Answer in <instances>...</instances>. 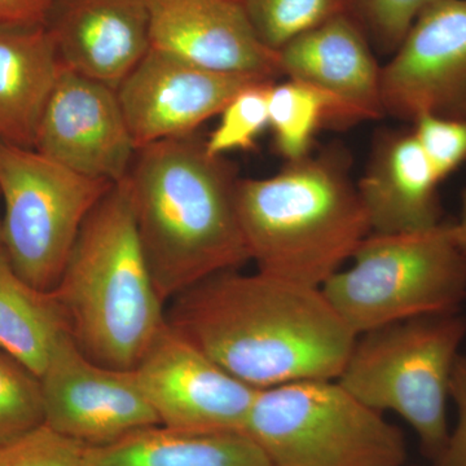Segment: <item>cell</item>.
Segmentation results:
<instances>
[{"label": "cell", "mask_w": 466, "mask_h": 466, "mask_svg": "<svg viewBox=\"0 0 466 466\" xmlns=\"http://www.w3.org/2000/svg\"><path fill=\"white\" fill-rule=\"evenodd\" d=\"M167 323L257 390L339 379L357 339L321 288L238 269L180 291Z\"/></svg>", "instance_id": "6da1fadb"}, {"label": "cell", "mask_w": 466, "mask_h": 466, "mask_svg": "<svg viewBox=\"0 0 466 466\" xmlns=\"http://www.w3.org/2000/svg\"><path fill=\"white\" fill-rule=\"evenodd\" d=\"M236 168L195 134L137 149L126 177L137 235L161 299L238 269L249 251L238 219Z\"/></svg>", "instance_id": "7a4b0ae2"}, {"label": "cell", "mask_w": 466, "mask_h": 466, "mask_svg": "<svg viewBox=\"0 0 466 466\" xmlns=\"http://www.w3.org/2000/svg\"><path fill=\"white\" fill-rule=\"evenodd\" d=\"M52 293L76 348L100 366L134 370L167 327L126 177L88 214Z\"/></svg>", "instance_id": "3957f363"}, {"label": "cell", "mask_w": 466, "mask_h": 466, "mask_svg": "<svg viewBox=\"0 0 466 466\" xmlns=\"http://www.w3.org/2000/svg\"><path fill=\"white\" fill-rule=\"evenodd\" d=\"M349 156L328 148L238 184V219L257 271L323 288L370 233Z\"/></svg>", "instance_id": "277c9868"}, {"label": "cell", "mask_w": 466, "mask_h": 466, "mask_svg": "<svg viewBox=\"0 0 466 466\" xmlns=\"http://www.w3.org/2000/svg\"><path fill=\"white\" fill-rule=\"evenodd\" d=\"M465 336L459 311L367 330L355 339L337 381L377 412L403 419L434 461L450 437L451 379Z\"/></svg>", "instance_id": "5b68a950"}, {"label": "cell", "mask_w": 466, "mask_h": 466, "mask_svg": "<svg viewBox=\"0 0 466 466\" xmlns=\"http://www.w3.org/2000/svg\"><path fill=\"white\" fill-rule=\"evenodd\" d=\"M244 433L272 466H401L408 456L400 429L337 380L258 390Z\"/></svg>", "instance_id": "8992f818"}, {"label": "cell", "mask_w": 466, "mask_h": 466, "mask_svg": "<svg viewBox=\"0 0 466 466\" xmlns=\"http://www.w3.org/2000/svg\"><path fill=\"white\" fill-rule=\"evenodd\" d=\"M351 259L321 289L357 336L406 319L459 311L466 299V254L446 223L425 231L370 233Z\"/></svg>", "instance_id": "52a82bcc"}, {"label": "cell", "mask_w": 466, "mask_h": 466, "mask_svg": "<svg viewBox=\"0 0 466 466\" xmlns=\"http://www.w3.org/2000/svg\"><path fill=\"white\" fill-rule=\"evenodd\" d=\"M113 186L0 142L2 247L15 272L35 289L54 290L85 220Z\"/></svg>", "instance_id": "ba28073f"}, {"label": "cell", "mask_w": 466, "mask_h": 466, "mask_svg": "<svg viewBox=\"0 0 466 466\" xmlns=\"http://www.w3.org/2000/svg\"><path fill=\"white\" fill-rule=\"evenodd\" d=\"M41 383L45 425L85 449L161 425L134 370L94 363L69 333L52 351Z\"/></svg>", "instance_id": "9c48e42d"}, {"label": "cell", "mask_w": 466, "mask_h": 466, "mask_svg": "<svg viewBox=\"0 0 466 466\" xmlns=\"http://www.w3.org/2000/svg\"><path fill=\"white\" fill-rule=\"evenodd\" d=\"M383 115L466 118V0H435L381 67Z\"/></svg>", "instance_id": "30bf717a"}, {"label": "cell", "mask_w": 466, "mask_h": 466, "mask_svg": "<svg viewBox=\"0 0 466 466\" xmlns=\"http://www.w3.org/2000/svg\"><path fill=\"white\" fill-rule=\"evenodd\" d=\"M161 425L196 433H244L257 389L229 375L168 325L134 370Z\"/></svg>", "instance_id": "8fae6325"}, {"label": "cell", "mask_w": 466, "mask_h": 466, "mask_svg": "<svg viewBox=\"0 0 466 466\" xmlns=\"http://www.w3.org/2000/svg\"><path fill=\"white\" fill-rule=\"evenodd\" d=\"M76 173L122 182L137 148L115 88L61 66L34 148Z\"/></svg>", "instance_id": "7c38bea8"}, {"label": "cell", "mask_w": 466, "mask_h": 466, "mask_svg": "<svg viewBox=\"0 0 466 466\" xmlns=\"http://www.w3.org/2000/svg\"><path fill=\"white\" fill-rule=\"evenodd\" d=\"M272 81L256 76L223 75L192 66L150 47L116 88L137 149L187 137L248 86Z\"/></svg>", "instance_id": "4fadbf2b"}, {"label": "cell", "mask_w": 466, "mask_h": 466, "mask_svg": "<svg viewBox=\"0 0 466 466\" xmlns=\"http://www.w3.org/2000/svg\"><path fill=\"white\" fill-rule=\"evenodd\" d=\"M372 46L348 14L329 18L276 52L281 76L314 88L327 104L330 128L385 116L381 67Z\"/></svg>", "instance_id": "5bb4252c"}, {"label": "cell", "mask_w": 466, "mask_h": 466, "mask_svg": "<svg viewBox=\"0 0 466 466\" xmlns=\"http://www.w3.org/2000/svg\"><path fill=\"white\" fill-rule=\"evenodd\" d=\"M147 5L152 48L223 75L272 81L280 75L278 56L260 43L238 0H147Z\"/></svg>", "instance_id": "9a60e30c"}, {"label": "cell", "mask_w": 466, "mask_h": 466, "mask_svg": "<svg viewBox=\"0 0 466 466\" xmlns=\"http://www.w3.org/2000/svg\"><path fill=\"white\" fill-rule=\"evenodd\" d=\"M46 27L61 66L115 90L152 47L147 0H57Z\"/></svg>", "instance_id": "2e32d148"}, {"label": "cell", "mask_w": 466, "mask_h": 466, "mask_svg": "<svg viewBox=\"0 0 466 466\" xmlns=\"http://www.w3.org/2000/svg\"><path fill=\"white\" fill-rule=\"evenodd\" d=\"M440 183L412 128L383 131L357 184L370 233L425 231L440 226Z\"/></svg>", "instance_id": "e0dca14e"}, {"label": "cell", "mask_w": 466, "mask_h": 466, "mask_svg": "<svg viewBox=\"0 0 466 466\" xmlns=\"http://www.w3.org/2000/svg\"><path fill=\"white\" fill-rule=\"evenodd\" d=\"M60 70L46 25L0 29V142L34 148Z\"/></svg>", "instance_id": "ac0fdd59"}, {"label": "cell", "mask_w": 466, "mask_h": 466, "mask_svg": "<svg viewBox=\"0 0 466 466\" xmlns=\"http://www.w3.org/2000/svg\"><path fill=\"white\" fill-rule=\"evenodd\" d=\"M84 466H272L241 431L196 433L149 426L106 446L85 449Z\"/></svg>", "instance_id": "d6986e66"}, {"label": "cell", "mask_w": 466, "mask_h": 466, "mask_svg": "<svg viewBox=\"0 0 466 466\" xmlns=\"http://www.w3.org/2000/svg\"><path fill=\"white\" fill-rule=\"evenodd\" d=\"M66 333V319L54 293L24 281L0 247V349L41 377Z\"/></svg>", "instance_id": "ffe728a7"}, {"label": "cell", "mask_w": 466, "mask_h": 466, "mask_svg": "<svg viewBox=\"0 0 466 466\" xmlns=\"http://www.w3.org/2000/svg\"><path fill=\"white\" fill-rule=\"evenodd\" d=\"M269 127L275 147L288 162L311 155L315 137L327 122V104L314 88L288 78L268 91Z\"/></svg>", "instance_id": "44dd1931"}, {"label": "cell", "mask_w": 466, "mask_h": 466, "mask_svg": "<svg viewBox=\"0 0 466 466\" xmlns=\"http://www.w3.org/2000/svg\"><path fill=\"white\" fill-rule=\"evenodd\" d=\"M254 33L269 51L346 11L345 0H238Z\"/></svg>", "instance_id": "7402d4cb"}, {"label": "cell", "mask_w": 466, "mask_h": 466, "mask_svg": "<svg viewBox=\"0 0 466 466\" xmlns=\"http://www.w3.org/2000/svg\"><path fill=\"white\" fill-rule=\"evenodd\" d=\"M45 425L41 377L0 349V446Z\"/></svg>", "instance_id": "603a6c76"}, {"label": "cell", "mask_w": 466, "mask_h": 466, "mask_svg": "<svg viewBox=\"0 0 466 466\" xmlns=\"http://www.w3.org/2000/svg\"><path fill=\"white\" fill-rule=\"evenodd\" d=\"M275 81L248 86L220 112L219 124L205 140L211 156H222L235 150H248L269 127L268 91Z\"/></svg>", "instance_id": "cb8c5ba5"}, {"label": "cell", "mask_w": 466, "mask_h": 466, "mask_svg": "<svg viewBox=\"0 0 466 466\" xmlns=\"http://www.w3.org/2000/svg\"><path fill=\"white\" fill-rule=\"evenodd\" d=\"M435 0H345L346 11L370 46L392 55L425 8Z\"/></svg>", "instance_id": "d4e9b609"}, {"label": "cell", "mask_w": 466, "mask_h": 466, "mask_svg": "<svg viewBox=\"0 0 466 466\" xmlns=\"http://www.w3.org/2000/svg\"><path fill=\"white\" fill-rule=\"evenodd\" d=\"M85 447L47 425L0 446V466H84Z\"/></svg>", "instance_id": "484cf974"}, {"label": "cell", "mask_w": 466, "mask_h": 466, "mask_svg": "<svg viewBox=\"0 0 466 466\" xmlns=\"http://www.w3.org/2000/svg\"><path fill=\"white\" fill-rule=\"evenodd\" d=\"M412 133L440 182L466 161V118L421 116Z\"/></svg>", "instance_id": "4316f807"}, {"label": "cell", "mask_w": 466, "mask_h": 466, "mask_svg": "<svg viewBox=\"0 0 466 466\" xmlns=\"http://www.w3.org/2000/svg\"><path fill=\"white\" fill-rule=\"evenodd\" d=\"M451 401L455 404L456 422L451 428L449 441L434 466H466V355H460L453 368L450 388Z\"/></svg>", "instance_id": "83f0119b"}, {"label": "cell", "mask_w": 466, "mask_h": 466, "mask_svg": "<svg viewBox=\"0 0 466 466\" xmlns=\"http://www.w3.org/2000/svg\"><path fill=\"white\" fill-rule=\"evenodd\" d=\"M57 0H0V29L43 26Z\"/></svg>", "instance_id": "f1b7e54d"}, {"label": "cell", "mask_w": 466, "mask_h": 466, "mask_svg": "<svg viewBox=\"0 0 466 466\" xmlns=\"http://www.w3.org/2000/svg\"><path fill=\"white\" fill-rule=\"evenodd\" d=\"M449 231L455 244L466 254V188L461 195V210H460L459 219L449 225Z\"/></svg>", "instance_id": "f546056e"}, {"label": "cell", "mask_w": 466, "mask_h": 466, "mask_svg": "<svg viewBox=\"0 0 466 466\" xmlns=\"http://www.w3.org/2000/svg\"><path fill=\"white\" fill-rule=\"evenodd\" d=\"M0 247H2V218H0Z\"/></svg>", "instance_id": "4dcf8cb0"}]
</instances>
